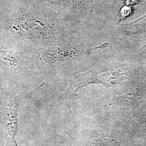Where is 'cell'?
<instances>
[{
	"mask_svg": "<svg viewBox=\"0 0 146 146\" xmlns=\"http://www.w3.org/2000/svg\"><path fill=\"white\" fill-rule=\"evenodd\" d=\"M64 5L73 12L79 20H84L90 15L93 11L92 0H50Z\"/></svg>",
	"mask_w": 146,
	"mask_h": 146,
	"instance_id": "obj_1",
	"label": "cell"
},
{
	"mask_svg": "<svg viewBox=\"0 0 146 146\" xmlns=\"http://www.w3.org/2000/svg\"><path fill=\"white\" fill-rule=\"evenodd\" d=\"M131 8L129 5H125L124 7H122L120 9L119 16L120 18V22L122 21V20L125 19L129 16L131 13Z\"/></svg>",
	"mask_w": 146,
	"mask_h": 146,
	"instance_id": "obj_2",
	"label": "cell"
}]
</instances>
